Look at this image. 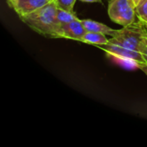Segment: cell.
<instances>
[{
	"instance_id": "5bb4252c",
	"label": "cell",
	"mask_w": 147,
	"mask_h": 147,
	"mask_svg": "<svg viewBox=\"0 0 147 147\" xmlns=\"http://www.w3.org/2000/svg\"><path fill=\"white\" fill-rule=\"evenodd\" d=\"M139 68H140L143 72H145V74H146L147 75V65H141L139 66Z\"/></svg>"
},
{
	"instance_id": "30bf717a",
	"label": "cell",
	"mask_w": 147,
	"mask_h": 147,
	"mask_svg": "<svg viewBox=\"0 0 147 147\" xmlns=\"http://www.w3.org/2000/svg\"><path fill=\"white\" fill-rule=\"evenodd\" d=\"M135 9L140 22L147 25V0H141L135 7Z\"/></svg>"
},
{
	"instance_id": "9a60e30c",
	"label": "cell",
	"mask_w": 147,
	"mask_h": 147,
	"mask_svg": "<svg viewBox=\"0 0 147 147\" xmlns=\"http://www.w3.org/2000/svg\"><path fill=\"white\" fill-rule=\"evenodd\" d=\"M84 3H102V0H80Z\"/></svg>"
},
{
	"instance_id": "9c48e42d",
	"label": "cell",
	"mask_w": 147,
	"mask_h": 147,
	"mask_svg": "<svg viewBox=\"0 0 147 147\" xmlns=\"http://www.w3.org/2000/svg\"><path fill=\"white\" fill-rule=\"evenodd\" d=\"M57 18L61 25L69 23L72 21L78 19L77 15L74 12L67 11V10L59 9V8H58V11H57Z\"/></svg>"
},
{
	"instance_id": "5b68a950",
	"label": "cell",
	"mask_w": 147,
	"mask_h": 147,
	"mask_svg": "<svg viewBox=\"0 0 147 147\" xmlns=\"http://www.w3.org/2000/svg\"><path fill=\"white\" fill-rule=\"evenodd\" d=\"M61 32L62 38L81 41L87 31L82 23V20L77 19L69 23L61 25Z\"/></svg>"
},
{
	"instance_id": "8fae6325",
	"label": "cell",
	"mask_w": 147,
	"mask_h": 147,
	"mask_svg": "<svg viewBox=\"0 0 147 147\" xmlns=\"http://www.w3.org/2000/svg\"><path fill=\"white\" fill-rule=\"evenodd\" d=\"M77 0H54L59 9H62L67 11L74 12L73 8Z\"/></svg>"
},
{
	"instance_id": "6da1fadb",
	"label": "cell",
	"mask_w": 147,
	"mask_h": 147,
	"mask_svg": "<svg viewBox=\"0 0 147 147\" xmlns=\"http://www.w3.org/2000/svg\"><path fill=\"white\" fill-rule=\"evenodd\" d=\"M54 0L42 8L19 18L34 32L48 38H62L61 24L57 18Z\"/></svg>"
},
{
	"instance_id": "3957f363",
	"label": "cell",
	"mask_w": 147,
	"mask_h": 147,
	"mask_svg": "<svg viewBox=\"0 0 147 147\" xmlns=\"http://www.w3.org/2000/svg\"><path fill=\"white\" fill-rule=\"evenodd\" d=\"M108 13L113 22L123 27L134 23L137 16L135 6L131 0H109Z\"/></svg>"
},
{
	"instance_id": "8992f818",
	"label": "cell",
	"mask_w": 147,
	"mask_h": 147,
	"mask_svg": "<svg viewBox=\"0 0 147 147\" xmlns=\"http://www.w3.org/2000/svg\"><path fill=\"white\" fill-rule=\"evenodd\" d=\"M53 1V0H17L12 9L20 17L37 10Z\"/></svg>"
},
{
	"instance_id": "4fadbf2b",
	"label": "cell",
	"mask_w": 147,
	"mask_h": 147,
	"mask_svg": "<svg viewBox=\"0 0 147 147\" xmlns=\"http://www.w3.org/2000/svg\"><path fill=\"white\" fill-rule=\"evenodd\" d=\"M7 1V3L9 4V6L12 9L13 8V6L15 5V3H16V1L17 0H6Z\"/></svg>"
},
{
	"instance_id": "52a82bcc",
	"label": "cell",
	"mask_w": 147,
	"mask_h": 147,
	"mask_svg": "<svg viewBox=\"0 0 147 147\" xmlns=\"http://www.w3.org/2000/svg\"><path fill=\"white\" fill-rule=\"evenodd\" d=\"M82 23L84 26L86 31H88V32L101 33V34H104L106 35H110L112 37L115 35V34L116 33V30H117V29L111 28L109 26H107L102 22L93 21L90 19L82 20Z\"/></svg>"
},
{
	"instance_id": "ba28073f",
	"label": "cell",
	"mask_w": 147,
	"mask_h": 147,
	"mask_svg": "<svg viewBox=\"0 0 147 147\" xmlns=\"http://www.w3.org/2000/svg\"><path fill=\"white\" fill-rule=\"evenodd\" d=\"M84 43H87L94 46H102L109 42V39L106 37V34L96 32H86L84 35L82 40Z\"/></svg>"
},
{
	"instance_id": "2e32d148",
	"label": "cell",
	"mask_w": 147,
	"mask_h": 147,
	"mask_svg": "<svg viewBox=\"0 0 147 147\" xmlns=\"http://www.w3.org/2000/svg\"><path fill=\"white\" fill-rule=\"evenodd\" d=\"M131 1H132V2H133V3L134 4V6L136 7V6H137V5L139 4V3H140V2L141 0H131Z\"/></svg>"
},
{
	"instance_id": "277c9868",
	"label": "cell",
	"mask_w": 147,
	"mask_h": 147,
	"mask_svg": "<svg viewBox=\"0 0 147 147\" xmlns=\"http://www.w3.org/2000/svg\"><path fill=\"white\" fill-rule=\"evenodd\" d=\"M97 47L102 49L103 51H105L106 53L109 54V56H112L115 59H119L122 60L125 59L135 63L138 65V67L141 65H146L144 60L143 55L140 52L132 50L121 45L111 43V42H108L105 45L97 46Z\"/></svg>"
},
{
	"instance_id": "7a4b0ae2",
	"label": "cell",
	"mask_w": 147,
	"mask_h": 147,
	"mask_svg": "<svg viewBox=\"0 0 147 147\" xmlns=\"http://www.w3.org/2000/svg\"><path fill=\"white\" fill-rule=\"evenodd\" d=\"M141 23H132L124 26L121 29H117L115 35L109 40V42L115 43L138 52L141 51L144 40L147 34Z\"/></svg>"
},
{
	"instance_id": "7c38bea8",
	"label": "cell",
	"mask_w": 147,
	"mask_h": 147,
	"mask_svg": "<svg viewBox=\"0 0 147 147\" xmlns=\"http://www.w3.org/2000/svg\"><path fill=\"white\" fill-rule=\"evenodd\" d=\"M140 53H142L144 60H145L146 64L147 65V34L146 36V38H145V40H144V43H143V46H142Z\"/></svg>"
}]
</instances>
